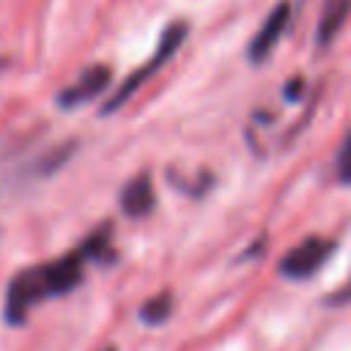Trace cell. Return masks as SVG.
Wrapping results in <instances>:
<instances>
[{
	"label": "cell",
	"mask_w": 351,
	"mask_h": 351,
	"mask_svg": "<svg viewBox=\"0 0 351 351\" xmlns=\"http://www.w3.org/2000/svg\"><path fill=\"white\" fill-rule=\"evenodd\" d=\"M85 261H88V255L80 247V250H74V252H69L58 261H49V263L19 271L8 282V291H5V304H3L5 321L19 326V324H25L30 307H36L38 302L74 291L82 280Z\"/></svg>",
	"instance_id": "1"
},
{
	"label": "cell",
	"mask_w": 351,
	"mask_h": 351,
	"mask_svg": "<svg viewBox=\"0 0 351 351\" xmlns=\"http://www.w3.org/2000/svg\"><path fill=\"white\" fill-rule=\"evenodd\" d=\"M186 33H189V22L186 19H176V22H170L165 30H162V38H159V44H156V52L140 66V69H134L123 82H121V88L104 101V107H101V115H110V112H115L121 104H126L178 49H181V44L186 41Z\"/></svg>",
	"instance_id": "2"
},
{
	"label": "cell",
	"mask_w": 351,
	"mask_h": 351,
	"mask_svg": "<svg viewBox=\"0 0 351 351\" xmlns=\"http://www.w3.org/2000/svg\"><path fill=\"white\" fill-rule=\"evenodd\" d=\"M332 250H335V244L329 239L307 236L280 258V274H285L288 280H307L310 274H315L324 266V261L332 255Z\"/></svg>",
	"instance_id": "3"
},
{
	"label": "cell",
	"mask_w": 351,
	"mask_h": 351,
	"mask_svg": "<svg viewBox=\"0 0 351 351\" xmlns=\"http://www.w3.org/2000/svg\"><path fill=\"white\" fill-rule=\"evenodd\" d=\"M288 22H291V3L288 0H280L271 11H269V16L263 19V25L258 27V33L252 36V41H250V47H247V58H250V63H263V60H269V55L274 52V47L280 44V38L285 36V30H288Z\"/></svg>",
	"instance_id": "4"
},
{
	"label": "cell",
	"mask_w": 351,
	"mask_h": 351,
	"mask_svg": "<svg viewBox=\"0 0 351 351\" xmlns=\"http://www.w3.org/2000/svg\"><path fill=\"white\" fill-rule=\"evenodd\" d=\"M110 80H112L110 66H104V63L88 66L71 85H66V88L58 93V107H63V110H74V107H80V104H88L90 99H96L99 93L107 90Z\"/></svg>",
	"instance_id": "5"
},
{
	"label": "cell",
	"mask_w": 351,
	"mask_h": 351,
	"mask_svg": "<svg viewBox=\"0 0 351 351\" xmlns=\"http://www.w3.org/2000/svg\"><path fill=\"white\" fill-rule=\"evenodd\" d=\"M154 184H151V176L148 173H140L134 176L123 189H121V211L132 219H143L154 211Z\"/></svg>",
	"instance_id": "6"
},
{
	"label": "cell",
	"mask_w": 351,
	"mask_h": 351,
	"mask_svg": "<svg viewBox=\"0 0 351 351\" xmlns=\"http://www.w3.org/2000/svg\"><path fill=\"white\" fill-rule=\"evenodd\" d=\"M348 14H351V0H326L324 3L321 19H318V27H315V44L321 49L329 47L337 38V33L343 30Z\"/></svg>",
	"instance_id": "7"
},
{
	"label": "cell",
	"mask_w": 351,
	"mask_h": 351,
	"mask_svg": "<svg viewBox=\"0 0 351 351\" xmlns=\"http://www.w3.org/2000/svg\"><path fill=\"white\" fill-rule=\"evenodd\" d=\"M173 315V296L170 293H159L154 299H145L140 307V321L148 326H159Z\"/></svg>",
	"instance_id": "8"
},
{
	"label": "cell",
	"mask_w": 351,
	"mask_h": 351,
	"mask_svg": "<svg viewBox=\"0 0 351 351\" xmlns=\"http://www.w3.org/2000/svg\"><path fill=\"white\" fill-rule=\"evenodd\" d=\"M335 167H337V178L343 184H351V132L346 134L340 151H337V159H335Z\"/></svg>",
	"instance_id": "9"
},
{
	"label": "cell",
	"mask_w": 351,
	"mask_h": 351,
	"mask_svg": "<svg viewBox=\"0 0 351 351\" xmlns=\"http://www.w3.org/2000/svg\"><path fill=\"white\" fill-rule=\"evenodd\" d=\"M348 299H351V280H348V285H346L340 293L329 296V302H332V304H340V302H348Z\"/></svg>",
	"instance_id": "10"
},
{
	"label": "cell",
	"mask_w": 351,
	"mask_h": 351,
	"mask_svg": "<svg viewBox=\"0 0 351 351\" xmlns=\"http://www.w3.org/2000/svg\"><path fill=\"white\" fill-rule=\"evenodd\" d=\"M101 351H115V346H107V348H101Z\"/></svg>",
	"instance_id": "11"
}]
</instances>
